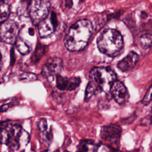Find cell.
I'll return each mask as SVG.
<instances>
[{"mask_svg":"<svg viewBox=\"0 0 152 152\" xmlns=\"http://www.w3.org/2000/svg\"><path fill=\"white\" fill-rule=\"evenodd\" d=\"M93 33V26L87 19H80L69 28L64 40L65 48L71 52H79L87 45Z\"/></svg>","mask_w":152,"mask_h":152,"instance_id":"cell-1","label":"cell"},{"mask_svg":"<svg viewBox=\"0 0 152 152\" xmlns=\"http://www.w3.org/2000/svg\"><path fill=\"white\" fill-rule=\"evenodd\" d=\"M138 44L143 49L150 48L152 45V34L150 33H144L138 39Z\"/></svg>","mask_w":152,"mask_h":152,"instance_id":"cell-15","label":"cell"},{"mask_svg":"<svg viewBox=\"0 0 152 152\" xmlns=\"http://www.w3.org/2000/svg\"><path fill=\"white\" fill-rule=\"evenodd\" d=\"M152 100V86L150 87L148 91L144 96L143 99H142V103L144 105H147Z\"/></svg>","mask_w":152,"mask_h":152,"instance_id":"cell-22","label":"cell"},{"mask_svg":"<svg viewBox=\"0 0 152 152\" xmlns=\"http://www.w3.org/2000/svg\"><path fill=\"white\" fill-rule=\"evenodd\" d=\"M64 152H68V151H64Z\"/></svg>","mask_w":152,"mask_h":152,"instance_id":"cell-30","label":"cell"},{"mask_svg":"<svg viewBox=\"0 0 152 152\" xmlns=\"http://www.w3.org/2000/svg\"><path fill=\"white\" fill-rule=\"evenodd\" d=\"M50 4L47 1H32L28 6L30 18L34 24H39L49 14Z\"/></svg>","mask_w":152,"mask_h":152,"instance_id":"cell-4","label":"cell"},{"mask_svg":"<svg viewBox=\"0 0 152 152\" xmlns=\"http://www.w3.org/2000/svg\"><path fill=\"white\" fill-rule=\"evenodd\" d=\"M62 66V61L60 58L50 57L43 65L42 74L49 81H53L55 76L59 75Z\"/></svg>","mask_w":152,"mask_h":152,"instance_id":"cell-7","label":"cell"},{"mask_svg":"<svg viewBox=\"0 0 152 152\" xmlns=\"http://www.w3.org/2000/svg\"><path fill=\"white\" fill-rule=\"evenodd\" d=\"M15 45L17 49L21 55H25L30 51V47L29 45L20 37H17Z\"/></svg>","mask_w":152,"mask_h":152,"instance_id":"cell-16","label":"cell"},{"mask_svg":"<svg viewBox=\"0 0 152 152\" xmlns=\"http://www.w3.org/2000/svg\"><path fill=\"white\" fill-rule=\"evenodd\" d=\"M37 128L42 133L48 130V124L46 119L42 118L37 123Z\"/></svg>","mask_w":152,"mask_h":152,"instance_id":"cell-20","label":"cell"},{"mask_svg":"<svg viewBox=\"0 0 152 152\" xmlns=\"http://www.w3.org/2000/svg\"><path fill=\"white\" fill-rule=\"evenodd\" d=\"M57 25L56 15L53 11H52L49 18H46L38 24L39 36L42 38L49 36L54 32Z\"/></svg>","mask_w":152,"mask_h":152,"instance_id":"cell-9","label":"cell"},{"mask_svg":"<svg viewBox=\"0 0 152 152\" xmlns=\"http://www.w3.org/2000/svg\"><path fill=\"white\" fill-rule=\"evenodd\" d=\"M141 17L142 18H146L147 17H148V14L145 11H142L141 13Z\"/></svg>","mask_w":152,"mask_h":152,"instance_id":"cell-25","label":"cell"},{"mask_svg":"<svg viewBox=\"0 0 152 152\" xmlns=\"http://www.w3.org/2000/svg\"><path fill=\"white\" fill-rule=\"evenodd\" d=\"M81 83L79 77H66L60 75L56 76V87L60 90L72 91L78 87Z\"/></svg>","mask_w":152,"mask_h":152,"instance_id":"cell-10","label":"cell"},{"mask_svg":"<svg viewBox=\"0 0 152 152\" xmlns=\"http://www.w3.org/2000/svg\"><path fill=\"white\" fill-rule=\"evenodd\" d=\"M45 49L46 48L44 45L40 43H38L34 53H33L31 57V61L34 63L37 62L40 59L42 56L44 55L45 52Z\"/></svg>","mask_w":152,"mask_h":152,"instance_id":"cell-17","label":"cell"},{"mask_svg":"<svg viewBox=\"0 0 152 152\" xmlns=\"http://www.w3.org/2000/svg\"><path fill=\"white\" fill-rule=\"evenodd\" d=\"M20 80L23 81H33L37 80V75L33 73L23 72L20 75Z\"/></svg>","mask_w":152,"mask_h":152,"instance_id":"cell-19","label":"cell"},{"mask_svg":"<svg viewBox=\"0 0 152 152\" xmlns=\"http://www.w3.org/2000/svg\"><path fill=\"white\" fill-rule=\"evenodd\" d=\"M1 59H0V69L1 68Z\"/></svg>","mask_w":152,"mask_h":152,"instance_id":"cell-29","label":"cell"},{"mask_svg":"<svg viewBox=\"0 0 152 152\" xmlns=\"http://www.w3.org/2000/svg\"><path fill=\"white\" fill-rule=\"evenodd\" d=\"M101 92H102V90L94 82L90 81L88 83L86 89L84 96L85 101L89 100L94 96Z\"/></svg>","mask_w":152,"mask_h":152,"instance_id":"cell-14","label":"cell"},{"mask_svg":"<svg viewBox=\"0 0 152 152\" xmlns=\"http://www.w3.org/2000/svg\"><path fill=\"white\" fill-rule=\"evenodd\" d=\"M20 152H34V151L31 150H23Z\"/></svg>","mask_w":152,"mask_h":152,"instance_id":"cell-27","label":"cell"},{"mask_svg":"<svg viewBox=\"0 0 152 152\" xmlns=\"http://www.w3.org/2000/svg\"><path fill=\"white\" fill-rule=\"evenodd\" d=\"M121 131V128L118 125L111 124L101 128L100 136L107 144L117 147L119 144Z\"/></svg>","mask_w":152,"mask_h":152,"instance_id":"cell-6","label":"cell"},{"mask_svg":"<svg viewBox=\"0 0 152 152\" xmlns=\"http://www.w3.org/2000/svg\"><path fill=\"white\" fill-rule=\"evenodd\" d=\"M12 125L10 122H4L0 125V144L8 145L12 137Z\"/></svg>","mask_w":152,"mask_h":152,"instance_id":"cell-12","label":"cell"},{"mask_svg":"<svg viewBox=\"0 0 152 152\" xmlns=\"http://www.w3.org/2000/svg\"><path fill=\"white\" fill-rule=\"evenodd\" d=\"M11 107V104L8 103V104H4L3 105H2L1 106V108H0V111L1 112H5L6 110H7L8 109L9 107Z\"/></svg>","mask_w":152,"mask_h":152,"instance_id":"cell-23","label":"cell"},{"mask_svg":"<svg viewBox=\"0 0 152 152\" xmlns=\"http://www.w3.org/2000/svg\"><path fill=\"white\" fill-rule=\"evenodd\" d=\"M19 31V27L13 20H7L0 24V40L8 44L15 43Z\"/></svg>","mask_w":152,"mask_h":152,"instance_id":"cell-5","label":"cell"},{"mask_svg":"<svg viewBox=\"0 0 152 152\" xmlns=\"http://www.w3.org/2000/svg\"><path fill=\"white\" fill-rule=\"evenodd\" d=\"M28 32H29L30 34H31V35H33V34H34V30H33L32 28H29Z\"/></svg>","mask_w":152,"mask_h":152,"instance_id":"cell-26","label":"cell"},{"mask_svg":"<svg viewBox=\"0 0 152 152\" xmlns=\"http://www.w3.org/2000/svg\"><path fill=\"white\" fill-rule=\"evenodd\" d=\"M139 60V55L134 51H131L117 64L118 68L121 71H128L132 69Z\"/></svg>","mask_w":152,"mask_h":152,"instance_id":"cell-11","label":"cell"},{"mask_svg":"<svg viewBox=\"0 0 152 152\" xmlns=\"http://www.w3.org/2000/svg\"><path fill=\"white\" fill-rule=\"evenodd\" d=\"M42 136H43V140H44V141L46 142V144H50L52 141V137H53L52 132L51 129H50L49 131L46 130L45 132H43Z\"/></svg>","mask_w":152,"mask_h":152,"instance_id":"cell-21","label":"cell"},{"mask_svg":"<svg viewBox=\"0 0 152 152\" xmlns=\"http://www.w3.org/2000/svg\"><path fill=\"white\" fill-rule=\"evenodd\" d=\"M77 147L78 152H97L99 146L91 140H82Z\"/></svg>","mask_w":152,"mask_h":152,"instance_id":"cell-13","label":"cell"},{"mask_svg":"<svg viewBox=\"0 0 152 152\" xmlns=\"http://www.w3.org/2000/svg\"><path fill=\"white\" fill-rule=\"evenodd\" d=\"M124 39L121 33L113 28L104 30L97 39L99 51L109 57L119 55L124 48Z\"/></svg>","mask_w":152,"mask_h":152,"instance_id":"cell-2","label":"cell"},{"mask_svg":"<svg viewBox=\"0 0 152 152\" xmlns=\"http://www.w3.org/2000/svg\"><path fill=\"white\" fill-rule=\"evenodd\" d=\"M90 81L94 82L102 91L110 88L111 84L116 80V74L107 66H96L89 72Z\"/></svg>","mask_w":152,"mask_h":152,"instance_id":"cell-3","label":"cell"},{"mask_svg":"<svg viewBox=\"0 0 152 152\" xmlns=\"http://www.w3.org/2000/svg\"><path fill=\"white\" fill-rule=\"evenodd\" d=\"M110 92L113 99L120 105H124L128 101L129 95L125 85L120 81L116 80L110 86Z\"/></svg>","mask_w":152,"mask_h":152,"instance_id":"cell-8","label":"cell"},{"mask_svg":"<svg viewBox=\"0 0 152 152\" xmlns=\"http://www.w3.org/2000/svg\"><path fill=\"white\" fill-rule=\"evenodd\" d=\"M150 121L152 123V107H151V115H150Z\"/></svg>","mask_w":152,"mask_h":152,"instance_id":"cell-28","label":"cell"},{"mask_svg":"<svg viewBox=\"0 0 152 152\" xmlns=\"http://www.w3.org/2000/svg\"><path fill=\"white\" fill-rule=\"evenodd\" d=\"M10 13L9 5L2 1H0V24L8 20Z\"/></svg>","mask_w":152,"mask_h":152,"instance_id":"cell-18","label":"cell"},{"mask_svg":"<svg viewBox=\"0 0 152 152\" xmlns=\"http://www.w3.org/2000/svg\"><path fill=\"white\" fill-rule=\"evenodd\" d=\"M72 2L71 1H65V7L68 8H69L72 7Z\"/></svg>","mask_w":152,"mask_h":152,"instance_id":"cell-24","label":"cell"}]
</instances>
